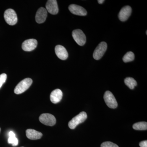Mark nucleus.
Instances as JSON below:
<instances>
[{"mask_svg": "<svg viewBox=\"0 0 147 147\" xmlns=\"http://www.w3.org/2000/svg\"><path fill=\"white\" fill-rule=\"evenodd\" d=\"M139 146L141 147H147V141H142L139 143Z\"/></svg>", "mask_w": 147, "mask_h": 147, "instance_id": "4be33fe9", "label": "nucleus"}, {"mask_svg": "<svg viewBox=\"0 0 147 147\" xmlns=\"http://www.w3.org/2000/svg\"><path fill=\"white\" fill-rule=\"evenodd\" d=\"M37 43V41L36 39L26 40L22 43V48L24 51L30 52L34 50L36 48Z\"/></svg>", "mask_w": 147, "mask_h": 147, "instance_id": "6e6552de", "label": "nucleus"}, {"mask_svg": "<svg viewBox=\"0 0 147 147\" xmlns=\"http://www.w3.org/2000/svg\"><path fill=\"white\" fill-rule=\"evenodd\" d=\"M68 8L70 12L75 15L81 16H85L87 15L86 10L84 7L77 5H70Z\"/></svg>", "mask_w": 147, "mask_h": 147, "instance_id": "1a4fd4ad", "label": "nucleus"}, {"mask_svg": "<svg viewBox=\"0 0 147 147\" xmlns=\"http://www.w3.org/2000/svg\"><path fill=\"white\" fill-rule=\"evenodd\" d=\"M101 147H119L117 145L113 142H103L101 145Z\"/></svg>", "mask_w": 147, "mask_h": 147, "instance_id": "aec40b11", "label": "nucleus"}, {"mask_svg": "<svg viewBox=\"0 0 147 147\" xmlns=\"http://www.w3.org/2000/svg\"><path fill=\"white\" fill-rule=\"evenodd\" d=\"M55 52L59 59L62 60H65L68 57V53L63 46L57 45L55 47Z\"/></svg>", "mask_w": 147, "mask_h": 147, "instance_id": "ddd939ff", "label": "nucleus"}, {"mask_svg": "<svg viewBox=\"0 0 147 147\" xmlns=\"http://www.w3.org/2000/svg\"><path fill=\"white\" fill-rule=\"evenodd\" d=\"M39 120L41 123L48 126H53L56 123L55 116L49 113H44L40 115Z\"/></svg>", "mask_w": 147, "mask_h": 147, "instance_id": "39448f33", "label": "nucleus"}, {"mask_svg": "<svg viewBox=\"0 0 147 147\" xmlns=\"http://www.w3.org/2000/svg\"><path fill=\"white\" fill-rule=\"evenodd\" d=\"M8 142L9 144H11L13 146H16L18 144V139L16 138L15 133L12 131H9V133Z\"/></svg>", "mask_w": 147, "mask_h": 147, "instance_id": "dca6fc26", "label": "nucleus"}, {"mask_svg": "<svg viewBox=\"0 0 147 147\" xmlns=\"http://www.w3.org/2000/svg\"><path fill=\"white\" fill-rule=\"evenodd\" d=\"M133 128L135 130H147V123L146 122H140L134 123L133 125Z\"/></svg>", "mask_w": 147, "mask_h": 147, "instance_id": "a211bd4d", "label": "nucleus"}, {"mask_svg": "<svg viewBox=\"0 0 147 147\" xmlns=\"http://www.w3.org/2000/svg\"><path fill=\"white\" fill-rule=\"evenodd\" d=\"M47 17V11L44 7H40L37 11L36 14V21L38 24L44 23Z\"/></svg>", "mask_w": 147, "mask_h": 147, "instance_id": "9b49d317", "label": "nucleus"}, {"mask_svg": "<svg viewBox=\"0 0 147 147\" xmlns=\"http://www.w3.org/2000/svg\"><path fill=\"white\" fill-rule=\"evenodd\" d=\"M62 92L61 90L57 89L51 92L50 95V99L51 102L54 104H56L60 102L62 98Z\"/></svg>", "mask_w": 147, "mask_h": 147, "instance_id": "4468645a", "label": "nucleus"}, {"mask_svg": "<svg viewBox=\"0 0 147 147\" xmlns=\"http://www.w3.org/2000/svg\"><path fill=\"white\" fill-rule=\"evenodd\" d=\"M32 80L30 78H26L19 82L15 87L14 92L16 94H21L27 90L31 86Z\"/></svg>", "mask_w": 147, "mask_h": 147, "instance_id": "f257e3e1", "label": "nucleus"}, {"mask_svg": "<svg viewBox=\"0 0 147 147\" xmlns=\"http://www.w3.org/2000/svg\"><path fill=\"white\" fill-rule=\"evenodd\" d=\"M1 128H0V132H1Z\"/></svg>", "mask_w": 147, "mask_h": 147, "instance_id": "b1692460", "label": "nucleus"}, {"mask_svg": "<svg viewBox=\"0 0 147 147\" xmlns=\"http://www.w3.org/2000/svg\"><path fill=\"white\" fill-rule=\"evenodd\" d=\"M104 99L106 105L110 108H117L118 103L114 95L109 91L105 92L104 95Z\"/></svg>", "mask_w": 147, "mask_h": 147, "instance_id": "423d86ee", "label": "nucleus"}, {"mask_svg": "<svg viewBox=\"0 0 147 147\" xmlns=\"http://www.w3.org/2000/svg\"><path fill=\"white\" fill-rule=\"evenodd\" d=\"M4 17L6 22L10 26L15 25L18 21L16 12L11 9H8L5 11Z\"/></svg>", "mask_w": 147, "mask_h": 147, "instance_id": "f03ea898", "label": "nucleus"}, {"mask_svg": "<svg viewBox=\"0 0 147 147\" xmlns=\"http://www.w3.org/2000/svg\"><path fill=\"white\" fill-rule=\"evenodd\" d=\"M125 84L130 89H134V87L137 86V82L133 78L127 77L124 80Z\"/></svg>", "mask_w": 147, "mask_h": 147, "instance_id": "f3484780", "label": "nucleus"}, {"mask_svg": "<svg viewBox=\"0 0 147 147\" xmlns=\"http://www.w3.org/2000/svg\"><path fill=\"white\" fill-rule=\"evenodd\" d=\"M72 36L75 42L80 46L85 45L86 41V35L82 30L77 29L74 30L72 33Z\"/></svg>", "mask_w": 147, "mask_h": 147, "instance_id": "20e7f679", "label": "nucleus"}, {"mask_svg": "<svg viewBox=\"0 0 147 147\" xmlns=\"http://www.w3.org/2000/svg\"><path fill=\"white\" fill-rule=\"evenodd\" d=\"M131 13V8L129 6H125L121 9L119 13V18L121 21H125L127 20Z\"/></svg>", "mask_w": 147, "mask_h": 147, "instance_id": "f8f14e48", "label": "nucleus"}, {"mask_svg": "<svg viewBox=\"0 0 147 147\" xmlns=\"http://www.w3.org/2000/svg\"><path fill=\"white\" fill-rule=\"evenodd\" d=\"M134 59V53L131 52H127L125 54L123 58V60L124 62L127 63L129 62L132 61Z\"/></svg>", "mask_w": 147, "mask_h": 147, "instance_id": "6ab92c4d", "label": "nucleus"}, {"mask_svg": "<svg viewBox=\"0 0 147 147\" xmlns=\"http://www.w3.org/2000/svg\"><path fill=\"white\" fill-rule=\"evenodd\" d=\"M26 135L27 138L31 140L39 139L42 136V134L41 132L31 129H27L26 131Z\"/></svg>", "mask_w": 147, "mask_h": 147, "instance_id": "2eb2a0df", "label": "nucleus"}, {"mask_svg": "<svg viewBox=\"0 0 147 147\" xmlns=\"http://www.w3.org/2000/svg\"><path fill=\"white\" fill-rule=\"evenodd\" d=\"M87 118L86 113L85 112H81L69 121L68 123L69 127L71 129H74L79 124L84 122Z\"/></svg>", "mask_w": 147, "mask_h": 147, "instance_id": "7ed1b4c3", "label": "nucleus"}, {"mask_svg": "<svg viewBox=\"0 0 147 147\" xmlns=\"http://www.w3.org/2000/svg\"><path fill=\"white\" fill-rule=\"evenodd\" d=\"M107 49V44L105 42H100L95 50L93 57L95 60H98L102 57Z\"/></svg>", "mask_w": 147, "mask_h": 147, "instance_id": "0eeeda50", "label": "nucleus"}, {"mask_svg": "<svg viewBox=\"0 0 147 147\" xmlns=\"http://www.w3.org/2000/svg\"><path fill=\"white\" fill-rule=\"evenodd\" d=\"M46 10L49 13L53 15L57 14L59 12V8L57 1L56 0L47 1L46 4Z\"/></svg>", "mask_w": 147, "mask_h": 147, "instance_id": "9d476101", "label": "nucleus"}, {"mask_svg": "<svg viewBox=\"0 0 147 147\" xmlns=\"http://www.w3.org/2000/svg\"><path fill=\"white\" fill-rule=\"evenodd\" d=\"M104 1H104V0H98V3L100 4H102Z\"/></svg>", "mask_w": 147, "mask_h": 147, "instance_id": "5701e85b", "label": "nucleus"}, {"mask_svg": "<svg viewBox=\"0 0 147 147\" xmlns=\"http://www.w3.org/2000/svg\"><path fill=\"white\" fill-rule=\"evenodd\" d=\"M7 78V75L6 74L3 73L0 75V88H1L3 84L5 83Z\"/></svg>", "mask_w": 147, "mask_h": 147, "instance_id": "412c9836", "label": "nucleus"}]
</instances>
